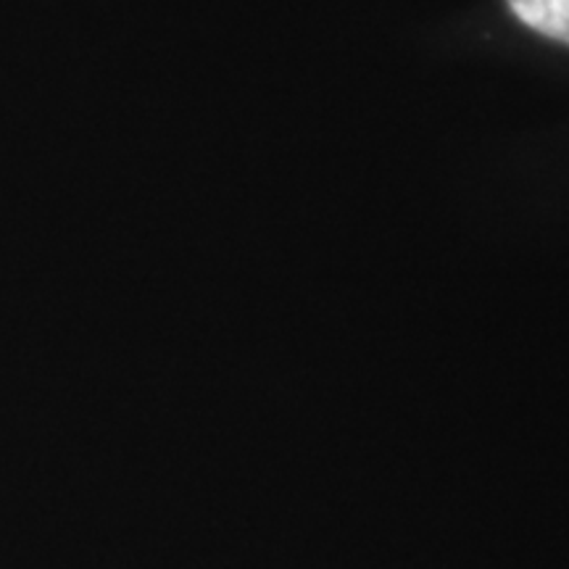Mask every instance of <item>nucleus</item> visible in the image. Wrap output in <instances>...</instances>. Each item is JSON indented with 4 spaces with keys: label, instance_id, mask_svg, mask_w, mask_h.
<instances>
[{
    "label": "nucleus",
    "instance_id": "nucleus-1",
    "mask_svg": "<svg viewBox=\"0 0 569 569\" xmlns=\"http://www.w3.org/2000/svg\"><path fill=\"white\" fill-rule=\"evenodd\" d=\"M522 24L569 46V0H507Z\"/></svg>",
    "mask_w": 569,
    "mask_h": 569
}]
</instances>
